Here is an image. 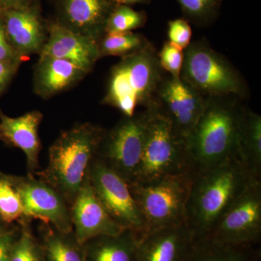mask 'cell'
I'll use <instances>...</instances> for the list:
<instances>
[{
	"label": "cell",
	"instance_id": "2e32d148",
	"mask_svg": "<svg viewBox=\"0 0 261 261\" xmlns=\"http://www.w3.org/2000/svg\"><path fill=\"white\" fill-rule=\"evenodd\" d=\"M114 0H61L58 21L74 32L99 42L106 34Z\"/></svg>",
	"mask_w": 261,
	"mask_h": 261
},
{
	"label": "cell",
	"instance_id": "4fadbf2b",
	"mask_svg": "<svg viewBox=\"0 0 261 261\" xmlns=\"http://www.w3.org/2000/svg\"><path fill=\"white\" fill-rule=\"evenodd\" d=\"M0 18L7 39L20 60L40 55L47 39V23L37 5L5 10Z\"/></svg>",
	"mask_w": 261,
	"mask_h": 261
},
{
	"label": "cell",
	"instance_id": "44dd1931",
	"mask_svg": "<svg viewBox=\"0 0 261 261\" xmlns=\"http://www.w3.org/2000/svg\"><path fill=\"white\" fill-rule=\"evenodd\" d=\"M239 156L254 177L261 176V116L244 106L238 132Z\"/></svg>",
	"mask_w": 261,
	"mask_h": 261
},
{
	"label": "cell",
	"instance_id": "d4e9b609",
	"mask_svg": "<svg viewBox=\"0 0 261 261\" xmlns=\"http://www.w3.org/2000/svg\"><path fill=\"white\" fill-rule=\"evenodd\" d=\"M23 219V205L18 192L10 174L0 171V220L12 224Z\"/></svg>",
	"mask_w": 261,
	"mask_h": 261
},
{
	"label": "cell",
	"instance_id": "ffe728a7",
	"mask_svg": "<svg viewBox=\"0 0 261 261\" xmlns=\"http://www.w3.org/2000/svg\"><path fill=\"white\" fill-rule=\"evenodd\" d=\"M140 236L130 229L102 235L83 244L87 261H135Z\"/></svg>",
	"mask_w": 261,
	"mask_h": 261
},
{
	"label": "cell",
	"instance_id": "6da1fadb",
	"mask_svg": "<svg viewBox=\"0 0 261 261\" xmlns=\"http://www.w3.org/2000/svg\"><path fill=\"white\" fill-rule=\"evenodd\" d=\"M255 180L237 158L194 172L185 222L195 238L208 236L223 215Z\"/></svg>",
	"mask_w": 261,
	"mask_h": 261
},
{
	"label": "cell",
	"instance_id": "f1b7e54d",
	"mask_svg": "<svg viewBox=\"0 0 261 261\" xmlns=\"http://www.w3.org/2000/svg\"><path fill=\"white\" fill-rule=\"evenodd\" d=\"M185 50L166 41L159 51L160 64L168 75L180 78L183 66Z\"/></svg>",
	"mask_w": 261,
	"mask_h": 261
},
{
	"label": "cell",
	"instance_id": "ac0fdd59",
	"mask_svg": "<svg viewBox=\"0 0 261 261\" xmlns=\"http://www.w3.org/2000/svg\"><path fill=\"white\" fill-rule=\"evenodd\" d=\"M43 117L39 111H30L17 118H11L0 111V140L23 151L27 171L31 174L39 168V153L42 146L39 128Z\"/></svg>",
	"mask_w": 261,
	"mask_h": 261
},
{
	"label": "cell",
	"instance_id": "d6986e66",
	"mask_svg": "<svg viewBox=\"0 0 261 261\" xmlns=\"http://www.w3.org/2000/svg\"><path fill=\"white\" fill-rule=\"evenodd\" d=\"M87 74L69 61L39 56L34 71V92L43 99H49L73 87Z\"/></svg>",
	"mask_w": 261,
	"mask_h": 261
},
{
	"label": "cell",
	"instance_id": "4dcf8cb0",
	"mask_svg": "<svg viewBox=\"0 0 261 261\" xmlns=\"http://www.w3.org/2000/svg\"><path fill=\"white\" fill-rule=\"evenodd\" d=\"M20 233L18 224H8L0 220V261H10L12 250Z\"/></svg>",
	"mask_w": 261,
	"mask_h": 261
},
{
	"label": "cell",
	"instance_id": "e575fe53",
	"mask_svg": "<svg viewBox=\"0 0 261 261\" xmlns=\"http://www.w3.org/2000/svg\"><path fill=\"white\" fill-rule=\"evenodd\" d=\"M152 0H114L118 5H130L135 4H149Z\"/></svg>",
	"mask_w": 261,
	"mask_h": 261
},
{
	"label": "cell",
	"instance_id": "7402d4cb",
	"mask_svg": "<svg viewBox=\"0 0 261 261\" xmlns=\"http://www.w3.org/2000/svg\"><path fill=\"white\" fill-rule=\"evenodd\" d=\"M183 261H261V254L255 245L234 246L195 238Z\"/></svg>",
	"mask_w": 261,
	"mask_h": 261
},
{
	"label": "cell",
	"instance_id": "8992f818",
	"mask_svg": "<svg viewBox=\"0 0 261 261\" xmlns=\"http://www.w3.org/2000/svg\"><path fill=\"white\" fill-rule=\"evenodd\" d=\"M181 79L205 98L235 96L246 99V80L227 58L215 50L205 39L185 49Z\"/></svg>",
	"mask_w": 261,
	"mask_h": 261
},
{
	"label": "cell",
	"instance_id": "83f0119b",
	"mask_svg": "<svg viewBox=\"0 0 261 261\" xmlns=\"http://www.w3.org/2000/svg\"><path fill=\"white\" fill-rule=\"evenodd\" d=\"M147 15L144 11H137L128 5H118L110 15L106 34L130 32L145 27Z\"/></svg>",
	"mask_w": 261,
	"mask_h": 261
},
{
	"label": "cell",
	"instance_id": "7c38bea8",
	"mask_svg": "<svg viewBox=\"0 0 261 261\" xmlns=\"http://www.w3.org/2000/svg\"><path fill=\"white\" fill-rule=\"evenodd\" d=\"M205 101L206 98L181 77L174 78L166 73L149 108L166 117L176 133L187 140L203 111Z\"/></svg>",
	"mask_w": 261,
	"mask_h": 261
},
{
	"label": "cell",
	"instance_id": "f546056e",
	"mask_svg": "<svg viewBox=\"0 0 261 261\" xmlns=\"http://www.w3.org/2000/svg\"><path fill=\"white\" fill-rule=\"evenodd\" d=\"M192 32L190 24L184 18L169 20L168 23V42L185 49L191 43Z\"/></svg>",
	"mask_w": 261,
	"mask_h": 261
},
{
	"label": "cell",
	"instance_id": "7a4b0ae2",
	"mask_svg": "<svg viewBox=\"0 0 261 261\" xmlns=\"http://www.w3.org/2000/svg\"><path fill=\"white\" fill-rule=\"evenodd\" d=\"M106 128L92 123L63 130L49 149L47 167L35 172L71 207L88 176Z\"/></svg>",
	"mask_w": 261,
	"mask_h": 261
},
{
	"label": "cell",
	"instance_id": "5bb4252c",
	"mask_svg": "<svg viewBox=\"0 0 261 261\" xmlns=\"http://www.w3.org/2000/svg\"><path fill=\"white\" fill-rule=\"evenodd\" d=\"M47 41L39 56L65 60L87 73L100 59L97 41L68 29L59 21L47 23Z\"/></svg>",
	"mask_w": 261,
	"mask_h": 261
},
{
	"label": "cell",
	"instance_id": "1f68e13d",
	"mask_svg": "<svg viewBox=\"0 0 261 261\" xmlns=\"http://www.w3.org/2000/svg\"><path fill=\"white\" fill-rule=\"evenodd\" d=\"M20 63V62L0 61V95L16 73Z\"/></svg>",
	"mask_w": 261,
	"mask_h": 261
},
{
	"label": "cell",
	"instance_id": "836d02e7",
	"mask_svg": "<svg viewBox=\"0 0 261 261\" xmlns=\"http://www.w3.org/2000/svg\"><path fill=\"white\" fill-rule=\"evenodd\" d=\"M34 0H0V13L5 10L24 8L33 4Z\"/></svg>",
	"mask_w": 261,
	"mask_h": 261
},
{
	"label": "cell",
	"instance_id": "3957f363",
	"mask_svg": "<svg viewBox=\"0 0 261 261\" xmlns=\"http://www.w3.org/2000/svg\"><path fill=\"white\" fill-rule=\"evenodd\" d=\"M243 102L235 96L206 98L203 111L187 140L196 170L240 159L238 132Z\"/></svg>",
	"mask_w": 261,
	"mask_h": 261
},
{
	"label": "cell",
	"instance_id": "484cf974",
	"mask_svg": "<svg viewBox=\"0 0 261 261\" xmlns=\"http://www.w3.org/2000/svg\"><path fill=\"white\" fill-rule=\"evenodd\" d=\"M224 0H176L183 18L197 27H206L219 16Z\"/></svg>",
	"mask_w": 261,
	"mask_h": 261
},
{
	"label": "cell",
	"instance_id": "4316f807",
	"mask_svg": "<svg viewBox=\"0 0 261 261\" xmlns=\"http://www.w3.org/2000/svg\"><path fill=\"white\" fill-rule=\"evenodd\" d=\"M17 224L20 225V233L10 261H44L42 244L33 233L32 222L23 219Z\"/></svg>",
	"mask_w": 261,
	"mask_h": 261
},
{
	"label": "cell",
	"instance_id": "cb8c5ba5",
	"mask_svg": "<svg viewBox=\"0 0 261 261\" xmlns=\"http://www.w3.org/2000/svg\"><path fill=\"white\" fill-rule=\"evenodd\" d=\"M150 44L141 34L134 32L106 34L98 42L100 58L129 56Z\"/></svg>",
	"mask_w": 261,
	"mask_h": 261
},
{
	"label": "cell",
	"instance_id": "30bf717a",
	"mask_svg": "<svg viewBox=\"0 0 261 261\" xmlns=\"http://www.w3.org/2000/svg\"><path fill=\"white\" fill-rule=\"evenodd\" d=\"M206 238L234 246L258 244L261 238L260 180L249 185Z\"/></svg>",
	"mask_w": 261,
	"mask_h": 261
},
{
	"label": "cell",
	"instance_id": "ba28073f",
	"mask_svg": "<svg viewBox=\"0 0 261 261\" xmlns=\"http://www.w3.org/2000/svg\"><path fill=\"white\" fill-rule=\"evenodd\" d=\"M149 110L125 117L106 130L98 149V159L128 185L135 181L145 146Z\"/></svg>",
	"mask_w": 261,
	"mask_h": 261
},
{
	"label": "cell",
	"instance_id": "e0dca14e",
	"mask_svg": "<svg viewBox=\"0 0 261 261\" xmlns=\"http://www.w3.org/2000/svg\"><path fill=\"white\" fill-rule=\"evenodd\" d=\"M194 239L186 222L145 233L139 240L135 261H183Z\"/></svg>",
	"mask_w": 261,
	"mask_h": 261
},
{
	"label": "cell",
	"instance_id": "5b68a950",
	"mask_svg": "<svg viewBox=\"0 0 261 261\" xmlns=\"http://www.w3.org/2000/svg\"><path fill=\"white\" fill-rule=\"evenodd\" d=\"M148 110L143 154L132 185H149L168 176L195 171L187 140L176 133L166 117L154 108Z\"/></svg>",
	"mask_w": 261,
	"mask_h": 261
},
{
	"label": "cell",
	"instance_id": "8fae6325",
	"mask_svg": "<svg viewBox=\"0 0 261 261\" xmlns=\"http://www.w3.org/2000/svg\"><path fill=\"white\" fill-rule=\"evenodd\" d=\"M23 205L24 218L51 224L62 231L73 230L70 207L56 189L34 174L10 175Z\"/></svg>",
	"mask_w": 261,
	"mask_h": 261
},
{
	"label": "cell",
	"instance_id": "277c9868",
	"mask_svg": "<svg viewBox=\"0 0 261 261\" xmlns=\"http://www.w3.org/2000/svg\"><path fill=\"white\" fill-rule=\"evenodd\" d=\"M159 51L152 44L121 58L111 69L102 104L116 108L125 117L139 107H152L156 92L166 75Z\"/></svg>",
	"mask_w": 261,
	"mask_h": 261
},
{
	"label": "cell",
	"instance_id": "9c48e42d",
	"mask_svg": "<svg viewBox=\"0 0 261 261\" xmlns=\"http://www.w3.org/2000/svg\"><path fill=\"white\" fill-rule=\"evenodd\" d=\"M88 178L96 195L109 216L122 228L140 236L145 232V224L140 207L132 195L129 185L96 158Z\"/></svg>",
	"mask_w": 261,
	"mask_h": 261
},
{
	"label": "cell",
	"instance_id": "d6a6232c",
	"mask_svg": "<svg viewBox=\"0 0 261 261\" xmlns=\"http://www.w3.org/2000/svg\"><path fill=\"white\" fill-rule=\"evenodd\" d=\"M0 61L20 62V63L23 61L15 55L11 46L10 45L5 35L1 18H0Z\"/></svg>",
	"mask_w": 261,
	"mask_h": 261
},
{
	"label": "cell",
	"instance_id": "52a82bcc",
	"mask_svg": "<svg viewBox=\"0 0 261 261\" xmlns=\"http://www.w3.org/2000/svg\"><path fill=\"white\" fill-rule=\"evenodd\" d=\"M194 172L168 176L149 185H128L145 220L144 234L185 222Z\"/></svg>",
	"mask_w": 261,
	"mask_h": 261
},
{
	"label": "cell",
	"instance_id": "603a6c76",
	"mask_svg": "<svg viewBox=\"0 0 261 261\" xmlns=\"http://www.w3.org/2000/svg\"><path fill=\"white\" fill-rule=\"evenodd\" d=\"M39 234L44 261H87L84 245L78 241L73 231H62L41 222Z\"/></svg>",
	"mask_w": 261,
	"mask_h": 261
},
{
	"label": "cell",
	"instance_id": "9a60e30c",
	"mask_svg": "<svg viewBox=\"0 0 261 261\" xmlns=\"http://www.w3.org/2000/svg\"><path fill=\"white\" fill-rule=\"evenodd\" d=\"M73 232L80 243L102 235L118 234L125 228L115 222L96 195L88 176L70 207Z\"/></svg>",
	"mask_w": 261,
	"mask_h": 261
}]
</instances>
